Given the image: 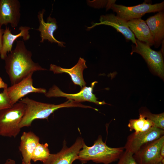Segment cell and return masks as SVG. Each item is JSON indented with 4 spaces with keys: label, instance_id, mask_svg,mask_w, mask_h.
<instances>
[{
    "label": "cell",
    "instance_id": "cell-27",
    "mask_svg": "<svg viewBox=\"0 0 164 164\" xmlns=\"http://www.w3.org/2000/svg\"><path fill=\"white\" fill-rule=\"evenodd\" d=\"M4 164H17L15 161L13 159H7ZM21 164H23L22 163Z\"/></svg>",
    "mask_w": 164,
    "mask_h": 164
},
{
    "label": "cell",
    "instance_id": "cell-1",
    "mask_svg": "<svg viewBox=\"0 0 164 164\" xmlns=\"http://www.w3.org/2000/svg\"><path fill=\"white\" fill-rule=\"evenodd\" d=\"M32 55L23 40L17 41L15 49L4 60L5 70L12 85L19 82L32 73L47 70L34 62Z\"/></svg>",
    "mask_w": 164,
    "mask_h": 164
},
{
    "label": "cell",
    "instance_id": "cell-2",
    "mask_svg": "<svg viewBox=\"0 0 164 164\" xmlns=\"http://www.w3.org/2000/svg\"><path fill=\"white\" fill-rule=\"evenodd\" d=\"M21 101L25 105V113L19 125L21 128L30 126L35 120L48 119L50 114L60 108L76 107L92 108L91 106L70 100L58 104L41 102L27 97L22 99Z\"/></svg>",
    "mask_w": 164,
    "mask_h": 164
},
{
    "label": "cell",
    "instance_id": "cell-14",
    "mask_svg": "<svg viewBox=\"0 0 164 164\" xmlns=\"http://www.w3.org/2000/svg\"><path fill=\"white\" fill-rule=\"evenodd\" d=\"M45 11L44 9H43L41 11L38 12L37 15L39 26L37 30L40 32V42L43 43L45 40H47L51 43H57L60 46L65 47L63 45L65 43V42L58 40L54 36L53 33L58 28L56 19L49 16L47 18V22H46L43 19Z\"/></svg>",
    "mask_w": 164,
    "mask_h": 164
},
{
    "label": "cell",
    "instance_id": "cell-11",
    "mask_svg": "<svg viewBox=\"0 0 164 164\" xmlns=\"http://www.w3.org/2000/svg\"><path fill=\"white\" fill-rule=\"evenodd\" d=\"M33 73L19 82L8 87L7 94L12 105L19 101V100L30 93L45 94L46 90L42 88H36L33 85L32 76Z\"/></svg>",
    "mask_w": 164,
    "mask_h": 164
},
{
    "label": "cell",
    "instance_id": "cell-24",
    "mask_svg": "<svg viewBox=\"0 0 164 164\" xmlns=\"http://www.w3.org/2000/svg\"><path fill=\"white\" fill-rule=\"evenodd\" d=\"M7 88L4 89L2 92L0 93V111L12 106L7 94Z\"/></svg>",
    "mask_w": 164,
    "mask_h": 164
},
{
    "label": "cell",
    "instance_id": "cell-15",
    "mask_svg": "<svg viewBox=\"0 0 164 164\" xmlns=\"http://www.w3.org/2000/svg\"><path fill=\"white\" fill-rule=\"evenodd\" d=\"M31 29L29 27L21 26L19 28L20 32L16 34H13L9 27L4 30L2 37V48L0 53L1 59L5 60L7 53L12 51V46L15 41L18 38L22 37L23 40H28L30 38L29 30Z\"/></svg>",
    "mask_w": 164,
    "mask_h": 164
},
{
    "label": "cell",
    "instance_id": "cell-30",
    "mask_svg": "<svg viewBox=\"0 0 164 164\" xmlns=\"http://www.w3.org/2000/svg\"><path fill=\"white\" fill-rule=\"evenodd\" d=\"M159 164H164V163H162V162H160Z\"/></svg>",
    "mask_w": 164,
    "mask_h": 164
},
{
    "label": "cell",
    "instance_id": "cell-9",
    "mask_svg": "<svg viewBox=\"0 0 164 164\" xmlns=\"http://www.w3.org/2000/svg\"><path fill=\"white\" fill-rule=\"evenodd\" d=\"M97 81H94L89 87H83L78 93L74 94H69L65 93L56 85H53L50 88L48 91L45 94L47 97H64L68 100H73L79 102L87 101L95 103L98 105L107 104L104 101H98L95 95L93 93V88Z\"/></svg>",
    "mask_w": 164,
    "mask_h": 164
},
{
    "label": "cell",
    "instance_id": "cell-10",
    "mask_svg": "<svg viewBox=\"0 0 164 164\" xmlns=\"http://www.w3.org/2000/svg\"><path fill=\"white\" fill-rule=\"evenodd\" d=\"M84 141L81 137L78 138L70 147L63 143V148L59 152L50 154L43 164H72L77 159L80 151L82 149Z\"/></svg>",
    "mask_w": 164,
    "mask_h": 164
},
{
    "label": "cell",
    "instance_id": "cell-12",
    "mask_svg": "<svg viewBox=\"0 0 164 164\" xmlns=\"http://www.w3.org/2000/svg\"><path fill=\"white\" fill-rule=\"evenodd\" d=\"M20 4L18 0H0V27L10 24L14 29L19 23Z\"/></svg>",
    "mask_w": 164,
    "mask_h": 164
},
{
    "label": "cell",
    "instance_id": "cell-29",
    "mask_svg": "<svg viewBox=\"0 0 164 164\" xmlns=\"http://www.w3.org/2000/svg\"><path fill=\"white\" fill-rule=\"evenodd\" d=\"M22 163L23 164H31V163H25L22 162Z\"/></svg>",
    "mask_w": 164,
    "mask_h": 164
},
{
    "label": "cell",
    "instance_id": "cell-22",
    "mask_svg": "<svg viewBox=\"0 0 164 164\" xmlns=\"http://www.w3.org/2000/svg\"><path fill=\"white\" fill-rule=\"evenodd\" d=\"M50 154L48 144L39 142L33 152L31 160L34 162L40 161L43 163L47 160Z\"/></svg>",
    "mask_w": 164,
    "mask_h": 164
},
{
    "label": "cell",
    "instance_id": "cell-17",
    "mask_svg": "<svg viewBox=\"0 0 164 164\" xmlns=\"http://www.w3.org/2000/svg\"><path fill=\"white\" fill-rule=\"evenodd\" d=\"M151 32L155 47L158 48L164 38V12H159L148 18L145 21Z\"/></svg>",
    "mask_w": 164,
    "mask_h": 164
},
{
    "label": "cell",
    "instance_id": "cell-18",
    "mask_svg": "<svg viewBox=\"0 0 164 164\" xmlns=\"http://www.w3.org/2000/svg\"><path fill=\"white\" fill-rule=\"evenodd\" d=\"M39 138L31 131L23 132L20 138L19 149L22 154V162L31 163L32 154L39 143Z\"/></svg>",
    "mask_w": 164,
    "mask_h": 164
},
{
    "label": "cell",
    "instance_id": "cell-6",
    "mask_svg": "<svg viewBox=\"0 0 164 164\" xmlns=\"http://www.w3.org/2000/svg\"><path fill=\"white\" fill-rule=\"evenodd\" d=\"M164 2L152 4L143 3L134 6H127L114 3L111 7L117 15L126 21L132 19L141 18L147 13L163 11Z\"/></svg>",
    "mask_w": 164,
    "mask_h": 164
},
{
    "label": "cell",
    "instance_id": "cell-4",
    "mask_svg": "<svg viewBox=\"0 0 164 164\" xmlns=\"http://www.w3.org/2000/svg\"><path fill=\"white\" fill-rule=\"evenodd\" d=\"M25 111V105L20 101L0 111V136L15 138L19 135L21 129L20 124Z\"/></svg>",
    "mask_w": 164,
    "mask_h": 164
},
{
    "label": "cell",
    "instance_id": "cell-26",
    "mask_svg": "<svg viewBox=\"0 0 164 164\" xmlns=\"http://www.w3.org/2000/svg\"><path fill=\"white\" fill-rule=\"evenodd\" d=\"M4 29L1 28L0 27V53L1 52L2 48V36L4 33Z\"/></svg>",
    "mask_w": 164,
    "mask_h": 164
},
{
    "label": "cell",
    "instance_id": "cell-25",
    "mask_svg": "<svg viewBox=\"0 0 164 164\" xmlns=\"http://www.w3.org/2000/svg\"><path fill=\"white\" fill-rule=\"evenodd\" d=\"M8 87V85L5 83L2 80V79L0 77V89L3 88L4 89L7 88Z\"/></svg>",
    "mask_w": 164,
    "mask_h": 164
},
{
    "label": "cell",
    "instance_id": "cell-8",
    "mask_svg": "<svg viewBox=\"0 0 164 164\" xmlns=\"http://www.w3.org/2000/svg\"><path fill=\"white\" fill-rule=\"evenodd\" d=\"M164 130L153 126L143 132L132 133L128 137L124 150L133 154L144 145L164 135Z\"/></svg>",
    "mask_w": 164,
    "mask_h": 164
},
{
    "label": "cell",
    "instance_id": "cell-19",
    "mask_svg": "<svg viewBox=\"0 0 164 164\" xmlns=\"http://www.w3.org/2000/svg\"><path fill=\"white\" fill-rule=\"evenodd\" d=\"M127 23L129 29L137 39L150 47L154 45L153 37L145 21L139 18L128 21Z\"/></svg>",
    "mask_w": 164,
    "mask_h": 164
},
{
    "label": "cell",
    "instance_id": "cell-16",
    "mask_svg": "<svg viewBox=\"0 0 164 164\" xmlns=\"http://www.w3.org/2000/svg\"><path fill=\"white\" fill-rule=\"evenodd\" d=\"M86 62L84 59L80 57L77 63L70 69L63 68L51 64L50 65V70L55 74L62 73L68 74L74 84L80 86L82 88L86 84L83 76V71L84 69L87 68Z\"/></svg>",
    "mask_w": 164,
    "mask_h": 164
},
{
    "label": "cell",
    "instance_id": "cell-28",
    "mask_svg": "<svg viewBox=\"0 0 164 164\" xmlns=\"http://www.w3.org/2000/svg\"><path fill=\"white\" fill-rule=\"evenodd\" d=\"M160 155L163 159H164V144L162 145L161 148Z\"/></svg>",
    "mask_w": 164,
    "mask_h": 164
},
{
    "label": "cell",
    "instance_id": "cell-3",
    "mask_svg": "<svg viewBox=\"0 0 164 164\" xmlns=\"http://www.w3.org/2000/svg\"><path fill=\"white\" fill-rule=\"evenodd\" d=\"M80 151L78 160L82 163L89 161L96 163L109 164L118 160L124 152V147L111 148L108 147L99 135L91 146L84 143Z\"/></svg>",
    "mask_w": 164,
    "mask_h": 164
},
{
    "label": "cell",
    "instance_id": "cell-13",
    "mask_svg": "<svg viewBox=\"0 0 164 164\" xmlns=\"http://www.w3.org/2000/svg\"><path fill=\"white\" fill-rule=\"evenodd\" d=\"M99 20L100 22L93 23L91 26L87 27V30H89L99 25L109 26L121 33L127 40H131L135 45H136L135 36L129 29L127 21L112 13L101 15Z\"/></svg>",
    "mask_w": 164,
    "mask_h": 164
},
{
    "label": "cell",
    "instance_id": "cell-20",
    "mask_svg": "<svg viewBox=\"0 0 164 164\" xmlns=\"http://www.w3.org/2000/svg\"><path fill=\"white\" fill-rule=\"evenodd\" d=\"M153 126L152 121L140 114L138 118L131 119L128 124L130 131L134 130L136 133L145 132Z\"/></svg>",
    "mask_w": 164,
    "mask_h": 164
},
{
    "label": "cell",
    "instance_id": "cell-23",
    "mask_svg": "<svg viewBox=\"0 0 164 164\" xmlns=\"http://www.w3.org/2000/svg\"><path fill=\"white\" fill-rule=\"evenodd\" d=\"M133 155L131 152L125 150L117 164H138L134 158Z\"/></svg>",
    "mask_w": 164,
    "mask_h": 164
},
{
    "label": "cell",
    "instance_id": "cell-7",
    "mask_svg": "<svg viewBox=\"0 0 164 164\" xmlns=\"http://www.w3.org/2000/svg\"><path fill=\"white\" fill-rule=\"evenodd\" d=\"M164 144V135L143 145L133 156L138 164H159L164 163L160 155V150Z\"/></svg>",
    "mask_w": 164,
    "mask_h": 164
},
{
    "label": "cell",
    "instance_id": "cell-21",
    "mask_svg": "<svg viewBox=\"0 0 164 164\" xmlns=\"http://www.w3.org/2000/svg\"><path fill=\"white\" fill-rule=\"evenodd\" d=\"M139 114L150 120L154 124V127L164 130V113L153 114L146 108L142 107L139 109Z\"/></svg>",
    "mask_w": 164,
    "mask_h": 164
},
{
    "label": "cell",
    "instance_id": "cell-5",
    "mask_svg": "<svg viewBox=\"0 0 164 164\" xmlns=\"http://www.w3.org/2000/svg\"><path fill=\"white\" fill-rule=\"evenodd\" d=\"M136 45H132L131 54L136 53L145 60L151 70L163 79L164 76V53L160 50L155 51L146 43L136 39Z\"/></svg>",
    "mask_w": 164,
    "mask_h": 164
}]
</instances>
